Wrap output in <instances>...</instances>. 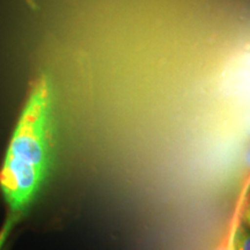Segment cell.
Segmentation results:
<instances>
[{"mask_svg": "<svg viewBox=\"0 0 250 250\" xmlns=\"http://www.w3.org/2000/svg\"><path fill=\"white\" fill-rule=\"evenodd\" d=\"M54 92L50 80L34 83L0 170V190L13 213L26 208L42 187L54 153Z\"/></svg>", "mask_w": 250, "mask_h": 250, "instance_id": "obj_1", "label": "cell"}, {"mask_svg": "<svg viewBox=\"0 0 250 250\" xmlns=\"http://www.w3.org/2000/svg\"><path fill=\"white\" fill-rule=\"evenodd\" d=\"M232 242L233 250H250V229L243 223L234 230Z\"/></svg>", "mask_w": 250, "mask_h": 250, "instance_id": "obj_2", "label": "cell"}, {"mask_svg": "<svg viewBox=\"0 0 250 250\" xmlns=\"http://www.w3.org/2000/svg\"><path fill=\"white\" fill-rule=\"evenodd\" d=\"M15 215L17 214H12V217H9V219H7V221H6L5 225L1 228V230H0V250L4 247L6 240H7L9 233H11L12 228L14 226L15 220H17V217H15Z\"/></svg>", "mask_w": 250, "mask_h": 250, "instance_id": "obj_3", "label": "cell"}, {"mask_svg": "<svg viewBox=\"0 0 250 250\" xmlns=\"http://www.w3.org/2000/svg\"><path fill=\"white\" fill-rule=\"evenodd\" d=\"M241 223H243L246 225L247 227L250 229V201L248 204H247L245 211H243V214H242V220Z\"/></svg>", "mask_w": 250, "mask_h": 250, "instance_id": "obj_4", "label": "cell"}, {"mask_svg": "<svg viewBox=\"0 0 250 250\" xmlns=\"http://www.w3.org/2000/svg\"><path fill=\"white\" fill-rule=\"evenodd\" d=\"M215 250H233V242H232V236L227 240L224 245H221L220 247H218Z\"/></svg>", "mask_w": 250, "mask_h": 250, "instance_id": "obj_5", "label": "cell"}, {"mask_svg": "<svg viewBox=\"0 0 250 250\" xmlns=\"http://www.w3.org/2000/svg\"><path fill=\"white\" fill-rule=\"evenodd\" d=\"M248 161H249V165H250V153H249V156H248Z\"/></svg>", "mask_w": 250, "mask_h": 250, "instance_id": "obj_6", "label": "cell"}]
</instances>
